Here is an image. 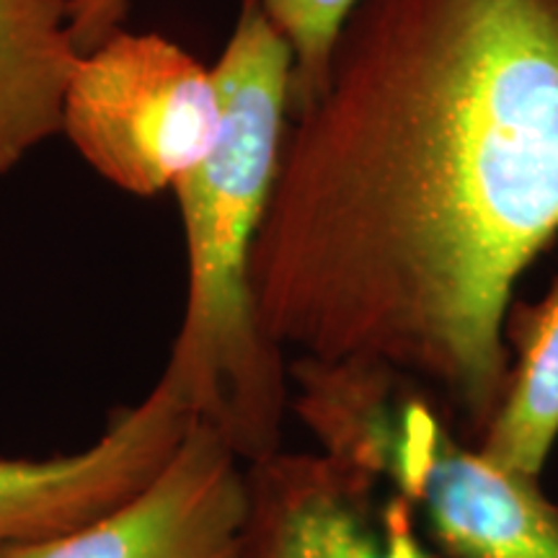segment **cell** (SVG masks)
<instances>
[{"instance_id": "obj_9", "label": "cell", "mask_w": 558, "mask_h": 558, "mask_svg": "<svg viewBox=\"0 0 558 558\" xmlns=\"http://www.w3.org/2000/svg\"><path fill=\"white\" fill-rule=\"evenodd\" d=\"M505 344L509 380L476 445L501 469L541 478L558 439V277L538 303L512 300Z\"/></svg>"}, {"instance_id": "obj_2", "label": "cell", "mask_w": 558, "mask_h": 558, "mask_svg": "<svg viewBox=\"0 0 558 558\" xmlns=\"http://www.w3.org/2000/svg\"><path fill=\"white\" fill-rule=\"evenodd\" d=\"M213 70L222 132L202 166L173 186L186 300L160 380L248 465L282 450L290 409V360L264 337L251 290V254L275 184L292 83L290 47L262 0H241Z\"/></svg>"}, {"instance_id": "obj_3", "label": "cell", "mask_w": 558, "mask_h": 558, "mask_svg": "<svg viewBox=\"0 0 558 558\" xmlns=\"http://www.w3.org/2000/svg\"><path fill=\"white\" fill-rule=\"evenodd\" d=\"M290 409L320 450L399 494L445 558H558V501L541 478L463 442L416 380L380 362L292 357Z\"/></svg>"}, {"instance_id": "obj_11", "label": "cell", "mask_w": 558, "mask_h": 558, "mask_svg": "<svg viewBox=\"0 0 558 558\" xmlns=\"http://www.w3.org/2000/svg\"><path fill=\"white\" fill-rule=\"evenodd\" d=\"M132 0H70V32L81 52L120 29Z\"/></svg>"}, {"instance_id": "obj_1", "label": "cell", "mask_w": 558, "mask_h": 558, "mask_svg": "<svg viewBox=\"0 0 558 558\" xmlns=\"http://www.w3.org/2000/svg\"><path fill=\"white\" fill-rule=\"evenodd\" d=\"M556 239L558 0H360L284 128L256 318L292 357L407 375L478 439Z\"/></svg>"}, {"instance_id": "obj_6", "label": "cell", "mask_w": 558, "mask_h": 558, "mask_svg": "<svg viewBox=\"0 0 558 558\" xmlns=\"http://www.w3.org/2000/svg\"><path fill=\"white\" fill-rule=\"evenodd\" d=\"M246 463L220 432L194 422L135 497L0 558H246Z\"/></svg>"}, {"instance_id": "obj_4", "label": "cell", "mask_w": 558, "mask_h": 558, "mask_svg": "<svg viewBox=\"0 0 558 558\" xmlns=\"http://www.w3.org/2000/svg\"><path fill=\"white\" fill-rule=\"evenodd\" d=\"M222 132L215 70L163 34L114 29L68 81L62 135L117 190L173 192Z\"/></svg>"}, {"instance_id": "obj_7", "label": "cell", "mask_w": 558, "mask_h": 558, "mask_svg": "<svg viewBox=\"0 0 558 558\" xmlns=\"http://www.w3.org/2000/svg\"><path fill=\"white\" fill-rule=\"evenodd\" d=\"M192 424L173 388L158 378L88 448L47 460L0 458V550L54 538L135 497Z\"/></svg>"}, {"instance_id": "obj_10", "label": "cell", "mask_w": 558, "mask_h": 558, "mask_svg": "<svg viewBox=\"0 0 558 558\" xmlns=\"http://www.w3.org/2000/svg\"><path fill=\"white\" fill-rule=\"evenodd\" d=\"M360 0H262L271 26L292 54L290 114L324 86V75L349 13Z\"/></svg>"}, {"instance_id": "obj_5", "label": "cell", "mask_w": 558, "mask_h": 558, "mask_svg": "<svg viewBox=\"0 0 558 558\" xmlns=\"http://www.w3.org/2000/svg\"><path fill=\"white\" fill-rule=\"evenodd\" d=\"M246 488V558H445L399 494L324 450L248 463Z\"/></svg>"}, {"instance_id": "obj_8", "label": "cell", "mask_w": 558, "mask_h": 558, "mask_svg": "<svg viewBox=\"0 0 558 558\" xmlns=\"http://www.w3.org/2000/svg\"><path fill=\"white\" fill-rule=\"evenodd\" d=\"M70 0H0V173L62 132L68 81L81 58Z\"/></svg>"}]
</instances>
